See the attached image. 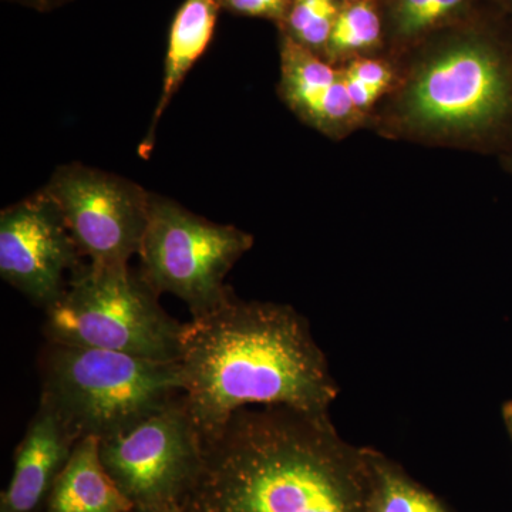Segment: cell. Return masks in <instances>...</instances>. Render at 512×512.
I'll list each match as a JSON object with an SVG mask.
<instances>
[{
  "label": "cell",
  "mask_w": 512,
  "mask_h": 512,
  "mask_svg": "<svg viewBox=\"0 0 512 512\" xmlns=\"http://www.w3.org/2000/svg\"><path fill=\"white\" fill-rule=\"evenodd\" d=\"M370 447L348 443L329 414L238 410L202 441L184 512H367Z\"/></svg>",
  "instance_id": "6da1fadb"
},
{
  "label": "cell",
  "mask_w": 512,
  "mask_h": 512,
  "mask_svg": "<svg viewBox=\"0 0 512 512\" xmlns=\"http://www.w3.org/2000/svg\"><path fill=\"white\" fill-rule=\"evenodd\" d=\"M178 365L185 409L202 441L245 407L329 414L339 396L308 320L292 306L241 301L235 293L185 323Z\"/></svg>",
  "instance_id": "7a4b0ae2"
},
{
  "label": "cell",
  "mask_w": 512,
  "mask_h": 512,
  "mask_svg": "<svg viewBox=\"0 0 512 512\" xmlns=\"http://www.w3.org/2000/svg\"><path fill=\"white\" fill-rule=\"evenodd\" d=\"M42 393L77 441L116 436L183 396L178 363L46 342Z\"/></svg>",
  "instance_id": "3957f363"
},
{
  "label": "cell",
  "mask_w": 512,
  "mask_h": 512,
  "mask_svg": "<svg viewBox=\"0 0 512 512\" xmlns=\"http://www.w3.org/2000/svg\"><path fill=\"white\" fill-rule=\"evenodd\" d=\"M47 342L178 363L185 323L128 266L87 262L62 298L46 309Z\"/></svg>",
  "instance_id": "277c9868"
},
{
  "label": "cell",
  "mask_w": 512,
  "mask_h": 512,
  "mask_svg": "<svg viewBox=\"0 0 512 512\" xmlns=\"http://www.w3.org/2000/svg\"><path fill=\"white\" fill-rule=\"evenodd\" d=\"M420 64L406 94L407 116L433 130L483 131L512 111V56L488 30H454Z\"/></svg>",
  "instance_id": "5b68a950"
},
{
  "label": "cell",
  "mask_w": 512,
  "mask_h": 512,
  "mask_svg": "<svg viewBox=\"0 0 512 512\" xmlns=\"http://www.w3.org/2000/svg\"><path fill=\"white\" fill-rule=\"evenodd\" d=\"M254 238L232 225L215 224L178 202L151 194L140 251V275L157 295L171 293L192 318L207 315L234 292L225 278Z\"/></svg>",
  "instance_id": "8992f818"
},
{
  "label": "cell",
  "mask_w": 512,
  "mask_h": 512,
  "mask_svg": "<svg viewBox=\"0 0 512 512\" xmlns=\"http://www.w3.org/2000/svg\"><path fill=\"white\" fill-rule=\"evenodd\" d=\"M101 463L136 508L183 510L202 468V440L183 396L116 436L99 440Z\"/></svg>",
  "instance_id": "52a82bcc"
},
{
  "label": "cell",
  "mask_w": 512,
  "mask_h": 512,
  "mask_svg": "<svg viewBox=\"0 0 512 512\" xmlns=\"http://www.w3.org/2000/svg\"><path fill=\"white\" fill-rule=\"evenodd\" d=\"M60 212L87 262L128 266L138 255L151 192L119 175L73 163L57 168L43 188Z\"/></svg>",
  "instance_id": "ba28073f"
},
{
  "label": "cell",
  "mask_w": 512,
  "mask_h": 512,
  "mask_svg": "<svg viewBox=\"0 0 512 512\" xmlns=\"http://www.w3.org/2000/svg\"><path fill=\"white\" fill-rule=\"evenodd\" d=\"M62 212L45 191L0 214V275L43 311L55 305L84 268Z\"/></svg>",
  "instance_id": "9c48e42d"
},
{
  "label": "cell",
  "mask_w": 512,
  "mask_h": 512,
  "mask_svg": "<svg viewBox=\"0 0 512 512\" xmlns=\"http://www.w3.org/2000/svg\"><path fill=\"white\" fill-rule=\"evenodd\" d=\"M76 443L56 410L40 399L16 448L12 477L0 497V512H46L53 487Z\"/></svg>",
  "instance_id": "30bf717a"
},
{
  "label": "cell",
  "mask_w": 512,
  "mask_h": 512,
  "mask_svg": "<svg viewBox=\"0 0 512 512\" xmlns=\"http://www.w3.org/2000/svg\"><path fill=\"white\" fill-rule=\"evenodd\" d=\"M133 508L101 463L99 440L86 437L77 441L53 487L46 512H128Z\"/></svg>",
  "instance_id": "8fae6325"
},
{
  "label": "cell",
  "mask_w": 512,
  "mask_h": 512,
  "mask_svg": "<svg viewBox=\"0 0 512 512\" xmlns=\"http://www.w3.org/2000/svg\"><path fill=\"white\" fill-rule=\"evenodd\" d=\"M221 8V0H185L175 13L168 35L163 89L154 110L148 141L144 148L153 144V134L156 133L158 121L174 94L180 89L187 73L210 46Z\"/></svg>",
  "instance_id": "7c38bea8"
},
{
  "label": "cell",
  "mask_w": 512,
  "mask_h": 512,
  "mask_svg": "<svg viewBox=\"0 0 512 512\" xmlns=\"http://www.w3.org/2000/svg\"><path fill=\"white\" fill-rule=\"evenodd\" d=\"M369 458L367 512H451L441 498L380 451L370 448Z\"/></svg>",
  "instance_id": "4fadbf2b"
},
{
  "label": "cell",
  "mask_w": 512,
  "mask_h": 512,
  "mask_svg": "<svg viewBox=\"0 0 512 512\" xmlns=\"http://www.w3.org/2000/svg\"><path fill=\"white\" fill-rule=\"evenodd\" d=\"M342 74L323 62L311 50L293 42L282 40V90L289 104L303 117L312 109L322 94L338 82Z\"/></svg>",
  "instance_id": "5bb4252c"
},
{
  "label": "cell",
  "mask_w": 512,
  "mask_h": 512,
  "mask_svg": "<svg viewBox=\"0 0 512 512\" xmlns=\"http://www.w3.org/2000/svg\"><path fill=\"white\" fill-rule=\"evenodd\" d=\"M477 0H387V25L394 39L410 43L467 18Z\"/></svg>",
  "instance_id": "9a60e30c"
},
{
  "label": "cell",
  "mask_w": 512,
  "mask_h": 512,
  "mask_svg": "<svg viewBox=\"0 0 512 512\" xmlns=\"http://www.w3.org/2000/svg\"><path fill=\"white\" fill-rule=\"evenodd\" d=\"M382 35L383 20L375 0L349 3L340 9L325 52L332 57L363 52L379 45Z\"/></svg>",
  "instance_id": "2e32d148"
},
{
  "label": "cell",
  "mask_w": 512,
  "mask_h": 512,
  "mask_svg": "<svg viewBox=\"0 0 512 512\" xmlns=\"http://www.w3.org/2000/svg\"><path fill=\"white\" fill-rule=\"evenodd\" d=\"M339 0H293L282 20L285 36L311 52H325L340 12Z\"/></svg>",
  "instance_id": "e0dca14e"
},
{
  "label": "cell",
  "mask_w": 512,
  "mask_h": 512,
  "mask_svg": "<svg viewBox=\"0 0 512 512\" xmlns=\"http://www.w3.org/2000/svg\"><path fill=\"white\" fill-rule=\"evenodd\" d=\"M293 0H221L222 8L239 15L259 16L282 22L291 9Z\"/></svg>",
  "instance_id": "ac0fdd59"
},
{
  "label": "cell",
  "mask_w": 512,
  "mask_h": 512,
  "mask_svg": "<svg viewBox=\"0 0 512 512\" xmlns=\"http://www.w3.org/2000/svg\"><path fill=\"white\" fill-rule=\"evenodd\" d=\"M346 73L360 82L372 84V86L383 90H386V87L392 82V72L386 64L379 60L357 59L350 64Z\"/></svg>",
  "instance_id": "d6986e66"
},
{
  "label": "cell",
  "mask_w": 512,
  "mask_h": 512,
  "mask_svg": "<svg viewBox=\"0 0 512 512\" xmlns=\"http://www.w3.org/2000/svg\"><path fill=\"white\" fill-rule=\"evenodd\" d=\"M343 76H345L346 87H348L350 99H352L356 110L366 109L370 104L375 103L377 97L384 92L383 89L372 86V84L360 82L355 77L349 76L348 73L343 74Z\"/></svg>",
  "instance_id": "ffe728a7"
},
{
  "label": "cell",
  "mask_w": 512,
  "mask_h": 512,
  "mask_svg": "<svg viewBox=\"0 0 512 512\" xmlns=\"http://www.w3.org/2000/svg\"><path fill=\"white\" fill-rule=\"evenodd\" d=\"M10 2L19 3V5L39 10V12H47V10L60 8V6L66 5L72 0H10Z\"/></svg>",
  "instance_id": "44dd1931"
},
{
  "label": "cell",
  "mask_w": 512,
  "mask_h": 512,
  "mask_svg": "<svg viewBox=\"0 0 512 512\" xmlns=\"http://www.w3.org/2000/svg\"><path fill=\"white\" fill-rule=\"evenodd\" d=\"M503 419L512 440V402H507L504 404Z\"/></svg>",
  "instance_id": "7402d4cb"
},
{
  "label": "cell",
  "mask_w": 512,
  "mask_h": 512,
  "mask_svg": "<svg viewBox=\"0 0 512 512\" xmlns=\"http://www.w3.org/2000/svg\"><path fill=\"white\" fill-rule=\"evenodd\" d=\"M500 2L505 9H508L510 12H512V0H500Z\"/></svg>",
  "instance_id": "603a6c76"
},
{
  "label": "cell",
  "mask_w": 512,
  "mask_h": 512,
  "mask_svg": "<svg viewBox=\"0 0 512 512\" xmlns=\"http://www.w3.org/2000/svg\"><path fill=\"white\" fill-rule=\"evenodd\" d=\"M128 512H151V511L143 510V508H136V507H134L133 510L128 511Z\"/></svg>",
  "instance_id": "cb8c5ba5"
},
{
  "label": "cell",
  "mask_w": 512,
  "mask_h": 512,
  "mask_svg": "<svg viewBox=\"0 0 512 512\" xmlns=\"http://www.w3.org/2000/svg\"><path fill=\"white\" fill-rule=\"evenodd\" d=\"M342 2H345V5H349V3L362 2V0H342Z\"/></svg>",
  "instance_id": "d4e9b609"
},
{
  "label": "cell",
  "mask_w": 512,
  "mask_h": 512,
  "mask_svg": "<svg viewBox=\"0 0 512 512\" xmlns=\"http://www.w3.org/2000/svg\"><path fill=\"white\" fill-rule=\"evenodd\" d=\"M175 512H184V510H180V511H175Z\"/></svg>",
  "instance_id": "484cf974"
},
{
  "label": "cell",
  "mask_w": 512,
  "mask_h": 512,
  "mask_svg": "<svg viewBox=\"0 0 512 512\" xmlns=\"http://www.w3.org/2000/svg\"><path fill=\"white\" fill-rule=\"evenodd\" d=\"M511 165H512V158H511Z\"/></svg>",
  "instance_id": "4316f807"
}]
</instances>
